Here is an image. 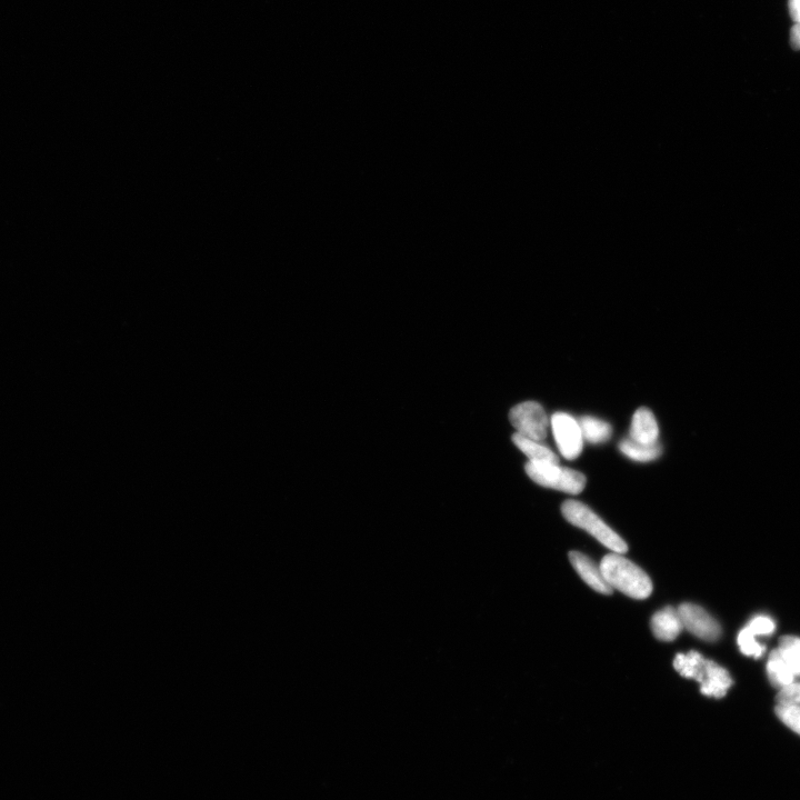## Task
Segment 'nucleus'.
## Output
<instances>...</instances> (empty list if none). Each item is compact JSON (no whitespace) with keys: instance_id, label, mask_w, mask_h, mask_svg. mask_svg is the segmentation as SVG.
<instances>
[{"instance_id":"1","label":"nucleus","mask_w":800,"mask_h":800,"mask_svg":"<svg viewBox=\"0 0 800 800\" xmlns=\"http://www.w3.org/2000/svg\"><path fill=\"white\" fill-rule=\"evenodd\" d=\"M674 668L684 678L696 680L700 685V692L708 697L723 698L733 685V680L724 667L706 659L695 650L686 655H677Z\"/></svg>"},{"instance_id":"2","label":"nucleus","mask_w":800,"mask_h":800,"mask_svg":"<svg viewBox=\"0 0 800 800\" xmlns=\"http://www.w3.org/2000/svg\"><path fill=\"white\" fill-rule=\"evenodd\" d=\"M607 584L634 599H646L653 593V583L644 570L622 554H609L600 562Z\"/></svg>"},{"instance_id":"3","label":"nucleus","mask_w":800,"mask_h":800,"mask_svg":"<svg viewBox=\"0 0 800 800\" xmlns=\"http://www.w3.org/2000/svg\"><path fill=\"white\" fill-rule=\"evenodd\" d=\"M562 512L570 524L586 530L613 553L623 555L627 552L628 546L625 540L585 504L577 500H567Z\"/></svg>"},{"instance_id":"4","label":"nucleus","mask_w":800,"mask_h":800,"mask_svg":"<svg viewBox=\"0 0 800 800\" xmlns=\"http://www.w3.org/2000/svg\"><path fill=\"white\" fill-rule=\"evenodd\" d=\"M527 475L540 486L578 495L586 486V477L577 470L547 462H528Z\"/></svg>"},{"instance_id":"5","label":"nucleus","mask_w":800,"mask_h":800,"mask_svg":"<svg viewBox=\"0 0 800 800\" xmlns=\"http://www.w3.org/2000/svg\"><path fill=\"white\" fill-rule=\"evenodd\" d=\"M510 423L517 434L543 442L547 437L549 420L545 409L536 402H525L510 410Z\"/></svg>"},{"instance_id":"6","label":"nucleus","mask_w":800,"mask_h":800,"mask_svg":"<svg viewBox=\"0 0 800 800\" xmlns=\"http://www.w3.org/2000/svg\"><path fill=\"white\" fill-rule=\"evenodd\" d=\"M559 453L574 460L583 452L584 438L578 420L566 413H556L550 420Z\"/></svg>"},{"instance_id":"7","label":"nucleus","mask_w":800,"mask_h":800,"mask_svg":"<svg viewBox=\"0 0 800 800\" xmlns=\"http://www.w3.org/2000/svg\"><path fill=\"white\" fill-rule=\"evenodd\" d=\"M677 610L684 628L697 638L705 640V642H716L722 635V628L717 620L710 616L704 608L686 603L680 605Z\"/></svg>"},{"instance_id":"8","label":"nucleus","mask_w":800,"mask_h":800,"mask_svg":"<svg viewBox=\"0 0 800 800\" xmlns=\"http://www.w3.org/2000/svg\"><path fill=\"white\" fill-rule=\"evenodd\" d=\"M569 560L577 574L582 577L589 587H592L597 593L603 595H610L613 593L614 589L607 584L602 569L595 564L592 558L579 552H570Z\"/></svg>"},{"instance_id":"9","label":"nucleus","mask_w":800,"mask_h":800,"mask_svg":"<svg viewBox=\"0 0 800 800\" xmlns=\"http://www.w3.org/2000/svg\"><path fill=\"white\" fill-rule=\"evenodd\" d=\"M629 438L646 445L658 444L659 427L654 414L648 408L637 409L630 426Z\"/></svg>"},{"instance_id":"10","label":"nucleus","mask_w":800,"mask_h":800,"mask_svg":"<svg viewBox=\"0 0 800 800\" xmlns=\"http://www.w3.org/2000/svg\"><path fill=\"white\" fill-rule=\"evenodd\" d=\"M650 625H652L654 636L663 642H673L684 629L678 610L673 607L659 610L653 616Z\"/></svg>"},{"instance_id":"11","label":"nucleus","mask_w":800,"mask_h":800,"mask_svg":"<svg viewBox=\"0 0 800 800\" xmlns=\"http://www.w3.org/2000/svg\"><path fill=\"white\" fill-rule=\"evenodd\" d=\"M513 442L528 457L529 462L559 464L557 455L543 442H537L517 433L513 436Z\"/></svg>"},{"instance_id":"12","label":"nucleus","mask_w":800,"mask_h":800,"mask_svg":"<svg viewBox=\"0 0 800 800\" xmlns=\"http://www.w3.org/2000/svg\"><path fill=\"white\" fill-rule=\"evenodd\" d=\"M583 438L589 444L598 445L608 442L613 435V428L605 420L585 416L578 420Z\"/></svg>"},{"instance_id":"13","label":"nucleus","mask_w":800,"mask_h":800,"mask_svg":"<svg viewBox=\"0 0 800 800\" xmlns=\"http://www.w3.org/2000/svg\"><path fill=\"white\" fill-rule=\"evenodd\" d=\"M619 449L629 459L635 460L638 463L653 462L663 453L662 445H646L637 443L635 440L626 438L619 444Z\"/></svg>"},{"instance_id":"14","label":"nucleus","mask_w":800,"mask_h":800,"mask_svg":"<svg viewBox=\"0 0 800 800\" xmlns=\"http://www.w3.org/2000/svg\"><path fill=\"white\" fill-rule=\"evenodd\" d=\"M767 673L773 686L782 689L794 683L795 675L789 668L785 659L780 655L779 650H773L767 664Z\"/></svg>"},{"instance_id":"15","label":"nucleus","mask_w":800,"mask_h":800,"mask_svg":"<svg viewBox=\"0 0 800 800\" xmlns=\"http://www.w3.org/2000/svg\"><path fill=\"white\" fill-rule=\"evenodd\" d=\"M777 649L789 668L792 669L794 675L800 676V638L794 636L782 637L779 640Z\"/></svg>"},{"instance_id":"16","label":"nucleus","mask_w":800,"mask_h":800,"mask_svg":"<svg viewBox=\"0 0 800 800\" xmlns=\"http://www.w3.org/2000/svg\"><path fill=\"white\" fill-rule=\"evenodd\" d=\"M776 715L782 722L800 735V705L799 704H778Z\"/></svg>"},{"instance_id":"17","label":"nucleus","mask_w":800,"mask_h":800,"mask_svg":"<svg viewBox=\"0 0 800 800\" xmlns=\"http://www.w3.org/2000/svg\"><path fill=\"white\" fill-rule=\"evenodd\" d=\"M756 636L746 627L738 635L740 652L746 656L760 657L764 654V647L756 642Z\"/></svg>"},{"instance_id":"18","label":"nucleus","mask_w":800,"mask_h":800,"mask_svg":"<svg viewBox=\"0 0 800 800\" xmlns=\"http://www.w3.org/2000/svg\"><path fill=\"white\" fill-rule=\"evenodd\" d=\"M747 628L752 632L755 636L759 635H770L774 633L775 630V623L772 619L765 617V616H758L755 617L752 622L749 623Z\"/></svg>"},{"instance_id":"19","label":"nucleus","mask_w":800,"mask_h":800,"mask_svg":"<svg viewBox=\"0 0 800 800\" xmlns=\"http://www.w3.org/2000/svg\"><path fill=\"white\" fill-rule=\"evenodd\" d=\"M778 704H799L800 705V684H790L780 689L777 695Z\"/></svg>"},{"instance_id":"20","label":"nucleus","mask_w":800,"mask_h":800,"mask_svg":"<svg viewBox=\"0 0 800 800\" xmlns=\"http://www.w3.org/2000/svg\"><path fill=\"white\" fill-rule=\"evenodd\" d=\"M789 13L795 23H800V0H789Z\"/></svg>"},{"instance_id":"21","label":"nucleus","mask_w":800,"mask_h":800,"mask_svg":"<svg viewBox=\"0 0 800 800\" xmlns=\"http://www.w3.org/2000/svg\"><path fill=\"white\" fill-rule=\"evenodd\" d=\"M790 43L796 50H800V23H796L790 33Z\"/></svg>"}]
</instances>
